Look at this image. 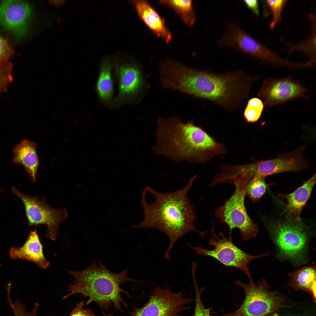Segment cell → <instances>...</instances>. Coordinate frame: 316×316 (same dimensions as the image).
<instances>
[{
	"label": "cell",
	"mask_w": 316,
	"mask_h": 316,
	"mask_svg": "<svg viewBox=\"0 0 316 316\" xmlns=\"http://www.w3.org/2000/svg\"><path fill=\"white\" fill-rule=\"evenodd\" d=\"M258 78L239 71L213 73L178 63L169 72L168 83L170 89L210 101L230 111L239 107Z\"/></svg>",
	"instance_id": "cell-1"
},
{
	"label": "cell",
	"mask_w": 316,
	"mask_h": 316,
	"mask_svg": "<svg viewBox=\"0 0 316 316\" xmlns=\"http://www.w3.org/2000/svg\"><path fill=\"white\" fill-rule=\"evenodd\" d=\"M196 177L195 175L190 178L183 188L173 192L161 193L147 186L145 189L154 197L152 203L147 202L146 192L144 189L142 192L140 205L144 219L133 227L157 229L166 234L170 241L164 255L167 260H170V253L174 244L183 236L195 231L203 238L207 232L199 231L195 226L194 223L196 217L188 196Z\"/></svg>",
	"instance_id": "cell-2"
},
{
	"label": "cell",
	"mask_w": 316,
	"mask_h": 316,
	"mask_svg": "<svg viewBox=\"0 0 316 316\" xmlns=\"http://www.w3.org/2000/svg\"><path fill=\"white\" fill-rule=\"evenodd\" d=\"M154 152L178 162L204 163L226 150L192 120L183 123L177 117H159Z\"/></svg>",
	"instance_id": "cell-3"
},
{
	"label": "cell",
	"mask_w": 316,
	"mask_h": 316,
	"mask_svg": "<svg viewBox=\"0 0 316 316\" xmlns=\"http://www.w3.org/2000/svg\"><path fill=\"white\" fill-rule=\"evenodd\" d=\"M75 279L69 287V293L63 299L77 293L89 298L85 305L95 302L102 309L108 308L112 303L114 307L122 312L121 304L127 307L121 296L125 293L120 285L127 281H135L129 278L127 269L119 273L109 270L100 261L98 266L95 261L85 269L80 271H69Z\"/></svg>",
	"instance_id": "cell-4"
},
{
	"label": "cell",
	"mask_w": 316,
	"mask_h": 316,
	"mask_svg": "<svg viewBox=\"0 0 316 316\" xmlns=\"http://www.w3.org/2000/svg\"><path fill=\"white\" fill-rule=\"evenodd\" d=\"M306 225L301 219L286 218L274 220L268 224L267 229L278 258L288 260L295 266L307 262L310 234Z\"/></svg>",
	"instance_id": "cell-5"
},
{
	"label": "cell",
	"mask_w": 316,
	"mask_h": 316,
	"mask_svg": "<svg viewBox=\"0 0 316 316\" xmlns=\"http://www.w3.org/2000/svg\"><path fill=\"white\" fill-rule=\"evenodd\" d=\"M235 284L243 289L245 297L241 306L230 316H267L280 308L288 307L284 305L286 297L279 295L277 291H270L264 279L257 284L252 279L248 284L238 279Z\"/></svg>",
	"instance_id": "cell-6"
},
{
	"label": "cell",
	"mask_w": 316,
	"mask_h": 316,
	"mask_svg": "<svg viewBox=\"0 0 316 316\" xmlns=\"http://www.w3.org/2000/svg\"><path fill=\"white\" fill-rule=\"evenodd\" d=\"M212 236L209 241V244L213 247L212 250L200 246H194L188 243V246L193 249L196 254L213 258L226 267H233L241 270L246 275L249 280L252 279L248 265L251 260L269 255L266 254L253 255L249 254L235 245L231 238H227L222 232L219 236L212 228Z\"/></svg>",
	"instance_id": "cell-7"
},
{
	"label": "cell",
	"mask_w": 316,
	"mask_h": 316,
	"mask_svg": "<svg viewBox=\"0 0 316 316\" xmlns=\"http://www.w3.org/2000/svg\"><path fill=\"white\" fill-rule=\"evenodd\" d=\"M246 196L245 188L235 186L231 197L222 206L218 207L215 214L221 223L228 226L230 234L235 228L238 229L244 241L255 238L258 232V227L249 216L245 204Z\"/></svg>",
	"instance_id": "cell-8"
},
{
	"label": "cell",
	"mask_w": 316,
	"mask_h": 316,
	"mask_svg": "<svg viewBox=\"0 0 316 316\" xmlns=\"http://www.w3.org/2000/svg\"><path fill=\"white\" fill-rule=\"evenodd\" d=\"M12 190L23 203L29 225H46V237L52 240H55L59 224L68 217L66 209L54 208L47 203L44 198L40 199L35 195H25L14 187L12 188Z\"/></svg>",
	"instance_id": "cell-9"
},
{
	"label": "cell",
	"mask_w": 316,
	"mask_h": 316,
	"mask_svg": "<svg viewBox=\"0 0 316 316\" xmlns=\"http://www.w3.org/2000/svg\"><path fill=\"white\" fill-rule=\"evenodd\" d=\"M181 292L173 293L168 288L155 287L148 302L143 307L135 308L131 316H181L187 310L193 300L186 298Z\"/></svg>",
	"instance_id": "cell-10"
},
{
	"label": "cell",
	"mask_w": 316,
	"mask_h": 316,
	"mask_svg": "<svg viewBox=\"0 0 316 316\" xmlns=\"http://www.w3.org/2000/svg\"><path fill=\"white\" fill-rule=\"evenodd\" d=\"M118 92L114 99L112 108L137 101L142 89L144 80L141 69L135 63H123L117 65L115 71Z\"/></svg>",
	"instance_id": "cell-11"
},
{
	"label": "cell",
	"mask_w": 316,
	"mask_h": 316,
	"mask_svg": "<svg viewBox=\"0 0 316 316\" xmlns=\"http://www.w3.org/2000/svg\"><path fill=\"white\" fill-rule=\"evenodd\" d=\"M308 89L290 77L280 79L268 78L265 80L257 96L268 107L305 97Z\"/></svg>",
	"instance_id": "cell-12"
},
{
	"label": "cell",
	"mask_w": 316,
	"mask_h": 316,
	"mask_svg": "<svg viewBox=\"0 0 316 316\" xmlns=\"http://www.w3.org/2000/svg\"><path fill=\"white\" fill-rule=\"evenodd\" d=\"M305 148V146H300L274 159L251 163L254 180L282 172H300L308 168V162L303 154Z\"/></svg>",
	"instance_id": "cell-13"
},
{
	"label": "cell",
	"mask_w": 316,
	"mask_h": 316,
	"mask_svg": "<svg viewBox=\"0 0 316 316\" xmlns=\"http://www.w3.org/2000/svg\"><path fill=\"white\" fill-rule=\"evenodd\" d=\"M31 8L23 1H0V24L5 29L18 37L25 33L31 16Z\"/></svg>",
	"instance_id": "cell-14"
},
{
	"label": "cell",
	"mask_w": 316,
	"mask_h": 316,
	"mask_svg": "<svg viewBox=\"0 0 316 316\" xmlns=\"http://www.w3.org/2000/svg\"><path fill=\"white\" fill-rule=\"evenodd\" d=\"M137 13L146 25L157 37L166 43L171 42L173 37L164 18L160 15L147 1H130Z\"/></svg>",
	"instance_id": "cell-15"
},
{
	"label": "cell",
	"mask_w": 316,
	"mask_h": 316,
	"mask_svg": "<svg viewBox=\"0 0 316 316\" xmlns=\"http://www.w3.org/2000/svg\"><path fill=\"white\" fill-rule=\"evenodd\" d=\"M9 253L13 259L29 261L42 269L47 268L49 265L44 256L43 246L36 230L30 231L23 245L11 248Z\"/></svg>",
	"instance_id": "cell-16"
},
{
	"label": "cell",
	"mask_w": 316,
	"mask_h": 316,
	"mask_svg": "<svg viewBox=\"0 0 316 316\" xmlns=\"http://www.w3.org/2000/svg\"><path fill=\"white\" fill-rule=\"evenodd\" d=\"M316 174L292 193L280 194L279 197L285 199L286 204L281 215L286 218L301 219L302 210L309 198L316 183Z\"/></svg>",
	"instance_id": "cell-17"
},
{
	"label": "cell",
	"mask_w": 316,
	"mask_h": 316,
	"mask_svg": "<svg viewBox=\"0 0 316 316\" xmlns=\"http://www.w3.org/2000/svg\"><path fill=\"white\" fill-rule=\"evenodd\" d=\"M36 147L35 142L24 139L14 147L13 152L14 162L22 165L34 182L40 164Z\"/></svg>",
	"instance_id": "cell-18"
},
{
	"label": "cell",
	"mask_w": 316,
	"mask_h": 316,
	"mask_svg": "<svg viewBox=\"0 0 316 316\" xmlns=\"http://www.w3.org/2000/svg\"><path fill=\"white\" fill-rule=\"evenodd\" d=\"M112 67L113 64L109 59L102 61L96 84V91L99 99L105 106L110 108H112L114 100Z\"/></svg>",
	"instance_id": "cell-19"
},
{
	"label": "cell",
	"mask_w": 316,
	"mask_h": 316,
	"mask_svg": "<svg viewBox=\"0 0 316 316\" xmlns=\"http://www.w3.org/2000/svg\"><path fill=\"white\" fill-rule=\"evenodd\" d=\"M288 275L290 278L288 284L295 290L311 293V286L316 282L315 265L304 266L296 269Z\"/></svg>",
	"instance_id": "cell-20"
},
{
	"label": "cell",
	"mask_w": 316,
	"mask_h": 316,
	"mask_svg": "<svg viewBox=\"0 0 316 316\" xmlns=\"http://www.w3.org/2000/svg\"><path fill=\"white\" fill-rule=\"evenodd\" d=\"M159 3L173 10L187 26L194 24L196 16L192 0H161Z\"/></svg>",
	"instance_id": "cell-21"
},
{
	"label": "cell",
	"mask_w": 316,
	"mask_h": 316,
	"mask_svg": "<svg viewBox=\"0 0 316 316\" xmlns=\"http://www.w3.org/2000/svg\"><path fill=\"white\" fill-rule=\"evenodd\" d=\"M264 106V103L259 98L254 97L249 99L243 114L246 121L249 123L257 122L261 117Z\"/></svg>",
	"instance_id": "cell-22"
},
{
	"label": "cell",
	"mask_w": 316,
	"mask_h": 316,
	"mask_svg": "<svg viewBox=\"0 0 316 316\" xmlns=\"http://www.w3.org/2000/svg\"><path fill=\"white\" fill-rule=\"evenodd\" d=\"M265 177L255 179L250 182L245 188L246 195L253 201L260 199L265 194L267 188Z\"/></svg>",
	"instance_id": "cell-23"
},
{
	"label": "cell",
	"mask_w": 316,
	"mask_h": 316,
	"mask_svg": "<svg viewBox=\"0 0 316 316\" xmlns=\"http://www.w3.org/2000/svg\"><path fill=\"white\" fill-rule=\"evenodd\" d=\"M192 276L195 286L196 293L195 305L194 316H230L232 312L220 316H214L210 315V308H206L205 307L202 299L201 293L205 288H199L195 272H192Z\"/></svg>",
	"instance_id": "cell-24"
},
{
	"label": "cell",
	"mask_w": 316,
	"mask_h": 316,
	"mask_svg": "<svg viewBox=\"0 0 316 316\" xmlns=\"http://www.w3.org/2000/svg\"><path fill=\"white\" fill-rule=\"evenodd\" d=\"M266 1L270 11L272 18L270 24L269 28L273 30L281 21L282 11L288 1L268 0Z\"/></svg>",
	"instance_id": "cell-25"
},
{
	"label": "cell",
	"mask_w": 316,
	"mask_h": 316,
	"mask_svg": "<svg viewBox=\"0 0 316 316\" xmlns=\"http://www.w3.org/2000/svg\"><path fill=\"white\" fill-rule=\"evenodd\" d=\"M315 18V16H312L313 30L310 37L305 40V42H300L298 45H294L291 49L292 51L298 50L302 51L310 56V59L316 60L315 23L314 25L313 23Z\"/></svg>",
	"instance_id": "cell-26"
},
{
	"label": "cell",
	"mask_w": 316,
	"mask_h": 316,
	"mask_svg": "<svg viewBox=\"0 0 316 316\" xmlns=\"http://www.w3.org/2000/svg\"><path fill=\"white\" fill-rule=\"evenodd\" d=\"M12 71L13 66L9 62L0 65V96L13 80Z\"/></svg>",
	"instance_id": "cell-27"
},
{
	"label": "cell",
	"mask_w": 316,
	"mask_h": 316,
	"mask_svg": "<svg viewBox=\"0 0 316 316\" xmlns=\"http://www.w3.org/2000/svg\"><path fill=\"white\" fill-rule=\"evenodd\" d=\"M14 54L13 49L7 40L0 36V65L8 62Z\"/></svg>",
	"instance_id": "cell-28"
},
{
	"label": "cell",
	"mask_w": 316,
	"mask_h": 316,
	"mask_svg": "<svg viewBox=\"0 0 316 316\" xmlns=\"http://www.w3.org/2000/svg\"><path fill=\"white\" fill-rule=\"evenodd\" d=\"M83 301L79 303L73 309L68 316H95L92 310L85 309Z\"/></svg>",
	"instance_id": "cell-29"
},
{
	"label": "cell",
	"mask_w": 316,
	"mask_h": 316,
	"mask_svg": "<svg viewBox=\"0 0 316 316\" xmlns=\"http://www.w3.org/2000/svg\"><path fill=\"white\" fill-rule=\"evenodd\" d=\"M243 1L247 7L250 9L256 15L259 14V4L258 1L245 0H244Z\"/></svg>",
	"instance_id": "cell-30"
},
{
	"label": "cell",
	"mask_w": 316,
	"mask_h": 316,
	"mask_svg": "<svg viewBox=\"0 0 316 316\" xmlns=\"http://www.w3.org/2000/svg\"><path fill=\"white\" fill-rule=\"evenodd\" d=\"M37 310L33 309L30 312L25 311L21 313L18 316H37Z\"/></svg>",
	"instance_id": "cell-31"
},
{
	"label": "cell",
	"mask_w": 316,
	"mask_h": 316,
	"mask_svg": "<svg viewBox=\"0 0 316 316\" xmlns=\"http://www.w3.org/2000/svg\"><path fill=\"white\" fill-rule=\"evenodd\" d=\"M103 316H113L112 314H105Z\"/></svg>",
	"instance_id": "cell-32"
},
{
	"label": "cell",
	"mask_w": 316,
	"mask_h": 316,
	"mask_svg": "<svg viewBox=\"0 0 316 316\" xmlns=\"http://www.w3.org/2000/svg\"><path fill=\"white\" fill-rule=\"evenodd\" d=\"M272 316H279V315L277 313H275Z\"/></svg>",
	"instance_id": "cell-33"
}]
</instances>
